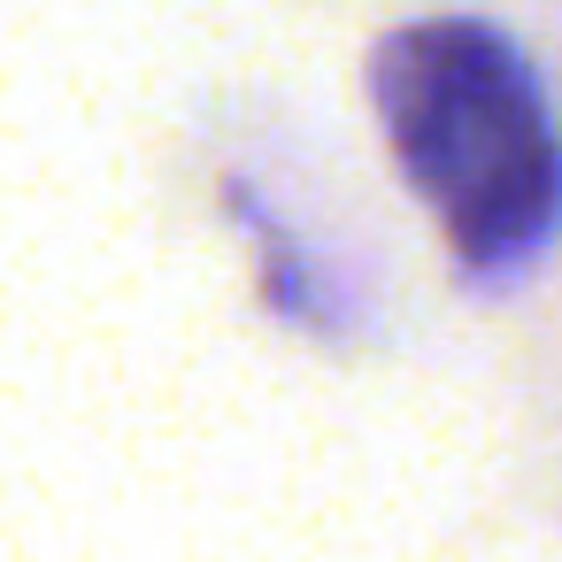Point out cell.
Listing matches in <instances>:
<instances>
[{
  "label": "cell",
  "instance_id": "obj_1",
  "mask_svg": "<svg viewBox=\"0 0 562 562\" xmlns=\"http://www.w3.org/2000/svg\"><path fill=\"white\" fill-rule=\"evenodd\" d=\"M370 101L401 178L477 278L531 270L562 232V124L524 47L477 16H431L370 55Z\"/></svg>",
  "mask_w": 562,
  "mask_h": 562
}]
</instances>
